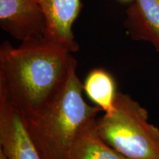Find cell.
<instances>
[{
	"mask_svg": "<svg viewBox=\"0 0 159 159\" xmlns=\"http://www.w3.org/2000/svg\"><path fill=\"white\" fill-rule=\"evenodd\" d=\"M122 1H129V0H122Z\"/></svg>",
	"mask_w": 159,
	"mask_h": 159,
	"instance_id": "cell-11",
	"label": "cell"
},
{
	"mask_svg": "<svg viewBox=\"0 0 159 159\" xmlns=\"http://www.w3.org/2000/svg\"><path fill=\"white\" fill-rule=\"evenodd\" d=\"M72 52L43 38L0 47V97L24 120L34 118L61 94L76 71Z\"/></svg>",
	"mask_w": 159,
	"mask_h": 159,
	"instance_id": "cell-1",
	"label": "cell"
},
{
	"mask_svg": "<svg viewBox=\"0 0 159 159\" xmlns=\"http://www.w3.org/2000/svg\"><path fill=\"white\" fill-rule=\"evenodd\" d=\"M124 24L133 39L150 43L159 52V0H134Z\"/></svg>",
	"mask_w": 159,
	"mask_h": 159,
	"instance_id": "cell-7",
	"label": "cell"
},
{
	"mask_svg": "<svg viewBox=\"0 0 159 159\" xmlns=\"http://www.w3.org/2000/svg\"><path fill=\"white\" fill-rule=\"evenodd\" d=\"M83 84V90L89 98L105 113L114 108L118 91L114 78L108 71L102 69H93Z\"/></svg>",
	"mask_w": 159,
	"mask_h": 159,
	"instance_id": "cell-9",
	"label": "cell"
},
{
	"mask_svg": "<svg viewBox=\"0 0 159 159\" xmlns=\"http://www.w3.org/2000/svg\"><path fill=\"white\" fill-rule=\"evenodd\" d=\"M83 91V84L75 71L64 89L45 110L24 120L41 159H69L77 134L102 111L85 102Z\"/></svg>",
	"mask_w": 159,
	"mask_h": 159,
	"instance_id": "cell-2",
	"label": "cell"
},
{
	"mask_svg": "<svg viewBox=\"0 0 159 159\" xmlns=\"http://www.w3.org/2000/svg\"><path fill=\"white\" fill-rule=\"evenodd\" d=\"M97 119L87 122L77 134L69 159H128L103 140L97 131Z\"/></svg>",
	"mask_w": 159,
	"mask_h": 159,
	"instance_id": "cell-8",
	"label": "cell"
},
{
	"mask_svg": "<svg viewBox=\"0 0 159 159\" xmlns=\"http://www.w3.org/2000/svg\"><path fill=\"white\" fill-rule=\"evenodd\" d=\"M47 21L45 39L71 52L79 50L72 27L80 13V0H39Z\"/></svg>",
	"mask_w": 159,
	"mask_h": 159,
	"instance_id": "cell-6",
	"label": "cell"
},
{
	"mask_svg": "<svg viewBox=\"0 0 159 159\" xmlns=\"http://www.w3.org/2000/svg\"><path fill=\"white\" fill-rule=\"evenodd\" d=\"M0 148L9 159H41L19 111L0 97Z\"/></svg>",
	"mask_w": 159,
	"mask_h": 159,
	"instance_id": "cell-5",
	"label": "cell"
},
{
	"mask_svg": "<svg viewBox=\"0 0 159 159\" xmlns=\"http://www.w3.org/2000/svg\"><path fill=\"white\" fill-rule=\"evenodd\" d=\"M0 159H9L7 155L3 150L2 148H0Z\"/></svg>",
	"mask_w": 159,
	"mask_h": 159,
	"instance_id": "cell-10",
	"label": "cell"
},
{
	"mask_svg": "<svg viewBox=\"0 0 159 159\" xmlns=\"http://www.w3.org/2000/svg\"><path fill=\"white\" fill-rule=\"evenodd\" d=\"M99 134L128 159H159V128L130 95L117 92L114 108L97 119Z\"/></svg>",
	"mask_w": 159,
	"mask_h": 159,
	"instance_id": "cell-3",
	"label": "cell"
},
{
	"mask_svg": "<svg viewBox=\"0 0 159 159\" xmlns=\"http://www.w3.org/2000/svg\"><path fill=\"white\" fill-rule=\"evenodd\" d=\"M0 26L21 43L44 38L47 21L39 0H0Z\"/></svg>",
	"mask_w": 159,
	"mask_h": 159,
	"instance_id": "cell-4",
	"label": "cell"
}]
</instances>
